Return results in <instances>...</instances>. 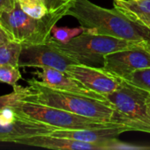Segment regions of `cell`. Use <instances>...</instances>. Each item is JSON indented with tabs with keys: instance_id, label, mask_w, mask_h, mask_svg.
I'll list each match as a JSON object with an SVG mask.
<instances>
[{
	"instance_id": "13",
	"label": "cell",
	"mask_w": 150,
	"mask_h": 150,
	"mask_svg": "<svg viewBox=\"0 0 150 150\" xmlns=\"http://www.w3.org/2000/svg\"><path fill=\"white\" fill-rule=\"evenodd\" d=\"M17 144L44 148L49 149L62 150H105L104 147L95 143H89L65 137L52 134H39L19 139L15 142Z\"/></svg>"
},
{
	"instance_id": "11",
	"label": "cell",
	"mask_w": 150,
	"mask_h": 150,
	"mask_svg": "<svg viewBox=\"0 0 150 150\" xmlns=\"http://www.w3.org/2000/svg\"><path fill=\"white\" fill-rule=\"evenodd\" d=\"M66 72L89 90L103 96L115 91L123 83V79L108 72L103 67L78 63L70 65Z\"/></svg>"
},
{
	"instance_id": "8",
	"label": "cell",
	"mask_w": 150,
	"mask_h": 150,
	"mask_svg": "<svg viewBox=\"0 0 150 150\" xmlns=\"http://www.w3.org/2000/svg\"><path fill=\"white\" fill-rule=\"evenodd\" d=\"M56 129L42 122L22 117L11 109L0 112V142L15 143L19 139L49 134Z\"/></svg>"
},
{
	"instance_id": "24",
	"label": "cell",
	"mask_w": 150,
	"mask_h": 150,
	"mask_svg": "<svg viewBox=\"0 0 150 150\" xmlns=\"http://www.w3.org/2000/svg\"><path fill=\"white\" fill-rule=\"evenodd\" d=\"M143 45H144V47H145L150 52V40H144V41H143Z\"/></svg>"
},
{
	"instance_id": "22",
	"label": "cell",
	"mask_w": 150,
	"mask_h": 150,
	"mask_svg": "<svg viewBox=\"0 0 150 150\" xmlns=\"http://www.w3.org/2000/svg\"><path fill=\"white\" fill-rule=\"evenodd\" d=\"M16 0H0V14L13 8Z\"/></svg>"
},
{
	"instance_id": "1",
	"label": "cell",
	"mask_w": 150,
	"mask_h": 150,
	"mask_svg": "<svg viewBox=\"0 0 150 150\" xmlns=\"http://www.w3.org/2000/svg\"><path fill=\"white\" fill-rule=\"evenodd\" d=\"M30 94L26 101L35 102L99 120L114 122L129 127L133 131L143 132L141 127L118 111L109 101H101L88 97L52 89L40 80H27Z\"/></svg>"
},
{
	"instance_id": "14",
	"label": "cell",
	"mask_w": 150,
	"mask_h": 150,
	"mask_svg": "<svg viewBox=\"0 0 150 150\" xmlns=\"http://www.w3.org/2000/svg\"><path fill=\"white\" fill-rule=\"evenodd\" d=\"M113 6L133 22L150 29V0H113Z\"/></svg>"
},
{
	"instance_id": "9",
	"label": "cell",
	"mask_w": 150,
	"mask_h": 150,
	"mask_svg": "<svg viewBox=\"0 0 150 150\" xmlns=\"http://www.w3.org/2000/svg\"><path fill=\"white\" fill-rule=\"evenodd\" d=\"M129 131H133V130L128 127L121 126V127H113L78 129V130L56 129L50 134L60 136V137H65L69 139L89 142V143L99 144L103 146L105 150L145 149L144 147L129 145L118 140V136L120 134Z\"/></svg>"
},
{
	"instance_id": "20",
	"label": "cell",
	"mask_w": 150,
	"mask_h": 150,
	"mask_svg": "<svg viewBox=\"0 0 150 150\" xmlns=\"http://www.w3.org/2000/svg\"><path fill=\"white\" fill-rule=\"evenodd\" d=\"M82 32L83 29L81 26L80 28H68V27H57L55 25L51 31V38L60 42H66Z\"/></svg>"
},
{
	"instance_id": "26",
	"label": "cell",
	"mask_w": 150,
	"mask_h": 150,
	"mask_svg": "<svg viewBox=\"0 0 150 150\" xmlns=\"http://www.w3.org/2000/svg\"><path fill=\"white\" fill-rule=\"evenodd\" d=\"M148 106H149V113H150V94L149 96V98H148Z\"/></svg>"
},
{
	"instance_id": "5",
	"label": "cell",
	"mask_w": 150,
	"mask_h": 150,
	"mask_svg": "<svg viewBox=\"0 0 150 150\" xmlns=\"http://www.w3.org/2000/svg\"><path fill=\"white\" fill-rule=\"evenodd\" d=\"M11 110L22 117L42 122L57 129L78 130L124 126L114 122L83 117L63 109L29 101H23Z\"/></svg>"
},
{
	"instance_id": "6",
	"label": "cell",
	"mask_w": 150,
	"mask_h": 150,
	"mask_svg": "<svg viewBox=\"0 0 150 150\" xmlns=\"http://www.w3.org/2000/svg\"><path fill=\"white\" fill-rule=\"evenodd\" d=\"M149 94L123 80L122 85L118 90L105 97L118 111L140 126L144 133L150 134V113L148 106Z\"/></svg>"
},
{
	"instance_id": "15",
	"label": "cell",
	"mask_w": 150,
	"mask_h": 150,
	"mask_svg": "<svg viewBox=\"0 0 150 150\" xmlns=\"http://www.w3.org/2000/svg\"><path fill=\"white\" fill-rule=\"evenodd\" d=\"M30 94V90L27 87L20 85L13 86V91L10 94L0 96V112L12 109L23 101H26Z\"/></svg>"
},
{
	"instance_id": "7",
	"label": "cell",
	"mask_w": 150,
	"mask_h": 150,
	"mask_svg": "<svg viewBox=\"0 0 150 150\" xmlns=\"http://www.w3.org/2000/svg\"><path fill=\"white\" fill-rule=\"evenodd\" d=\"M78 62L57 47L50 39L47 42L22 46L19 58V67H50L62 71Z\"/></svg>"
},
{
	"instance_id": "10",
	"label": "cell",
	"mask_w": 150,
	"mask_h": 150,
	"mask_svg": "<svg viewBox=\"0 0 150 150\" xmlns=\"http://www.w3.org/2000/svg\"><path fill=\"white\" fill-rule=\"evenodd\" d=\"M143 41L136 47L107 54L103 68L121 79L138 69L150 68V52L144 47Z\"/></svg>"
},
{
	"instance_id": "23",
	"label": "cell",
	"mask_w": 150,
	"mask_h": 150,
	"mask_svg": "<svg viewBox=\"0 0 150 150\" xmlns=\"http://www.w3.org/2000/svg\"><path fill=\"white\" fill-rule=\"evenodd\" d=\"M8 40H10L8 38L4 37V36H0V46H1V45H3V44H4V43H5V42H7Z\"/></svg>"
},
{
	"instance_id": "21",
	"label": "cell",
	"mask_w": 150,
	"mask_h": 150,
	"mask_svg": "<svg viewBox=\"0 0 150 150\" xmlns=\"http://www.w3.org/2000/svg\"><path fill=\"white\" fill-rule=\"evenodd\" d=\"M49 11L50 13L60 11H69L73 5L75 0H44Z\"/></svg>"
},
{
	"instance_id": "3",
	"label": "cell",
	"mask_w": 150,
	"mask_h": 150,
	"mask_svg": "<svg viewBox=\"0 0 150 150\" xmlns=\"http://www.w3.org/2000/svg\"><path fill=\"white\" fill-rule=\"evenodd\" d=\"M67 13L68 11H60L42 18H35L27 14L16 0L11 10L0 14V27L10 40L22 46L41 44L51 38L53 27Z\"/></svg>"
},
{
	"instance_id": "17",
	"label": "cell",
	"mask_w": 150,
	"mask_h": 150,
	"mask_svg": "<svg viewBox=\"0 0 150 150\" xmlns=\"http://www.w3.org/2000/svg\"><path fill=\"white\" fill-rule=\"evenodd\" d=\"M21 9L29 16L35 18H42L50 12L44 0H18Z\"/></svg>"
},
{
	"instance_id": "16",
	"label": "cell",
	"mask_w": 150,
	"mask_h": 150,
	"mask_svg": "<svg viewBox=\"0 0 150 150\" xmlns=\"http://www.w3.org/2000/svg\"><path fill=\"white\" fill-rule=\"evenodd\" d=\"M22 45L8 40L0 46V65H13L19 67V58Z\"/></svg>"
},
{
	"instance_id": "2",
	"label": "cell",
	"mask_w": 150,
	"mask_h": 150,
	"mask_svg": "<svg viewBox=\"0 0 150 150\" xmlns=\"http://www.w3.org/2000/svg\"><path fill=\"white\" fill-rule=\"evenodd\" d=\"M67 16L73 17L83 31L129 40H150V29L138 25L116 8L99 6L89 0H75Z\"/></svg>"
},
{
	"instance_id": "18",
	"label": "cell",
	"mask_w": 150,
	"mask_h": 150,
	"mask_svg": "<svg viewBox=\"0 0 150 150\" xmlns=\"http://www.w3.org/2000/svg\"><path fill=\"white\" fill-rule=\"evenodd\" d=\"M122 79L150 93V68L138 69Z\"/></svg>"
},
{
	"instance_id": "12",
	"label": "cell",
	"mask_w": 150,
	"mask_h": 150,
	"mask_svg": "<svg viewBox=\"0 0 150 150\" xmlns=\"http://www.w3.org/2000/svg\"><path fill=\"white\" fill-rule=\"evenodd\" d=\"M39 69H41V71L34 72L35 75L42 83L52 89L88 97L101 101H109L105 96L89 90L65 71L50 67H41Z\"/></svg>"
},
{
	"instance_id": "19",
	"label": "cell",
	"mask_w": 150,
	"mask_h": 150,
	"mask_svg": "<svg viewBox=\"0 0 150 150\" xmlns=\"http://www.w3.org/2000/svg\"><path fill=\"white\" fill-rule=\"evenodd\" d=\"M19 68L13 65H0V82L15 86L17 82L21 79Z\"/></svg>"
},
{
	"instance_id": "4",
	"label": "cell",
	"mask_w": 150,
	"mask_h": 150,
	"mask_svg": "<svg viewBox=\"0 0 150 150\" xmlns=\"http://www.w3.org/2000/svg\"><path fill=\"white\" fill-rule=\"evenodd\" d=\"M50 40L78 63L90 66L103 65L104 57L107 54L119 50L136 47L142 42L95 34L86 31H83L66 42H60L52 38Z\"/></svg>"
},
{
	"instance_id": "25",
	"label": "cell",
	"mask_w": 150,
	"mask_h": 150,
	"mask_svg": "<svg viewBox=\"0 0 150 150\" xmlns=\"http://www.w3.org/2000/svg\"><path fill=\"white\" fill-rule=\"evenodd\" d=\"M0 36H4V37H6V38H8V36L6 35V33H4V31L0 27ZM9 39V38H8Z\"/></svg>"
}]
</instances>
